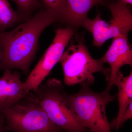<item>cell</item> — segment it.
I'll list each match as a JSON object with an SVG mask.
<instances>
[{"label": "cell", "mask_w": 132, "mask_h": 132, "mask_svg": "<svg viewBox=\"0 0 132 132\" xmlns=\"http://www.w3.org/2000/svg\"><path fill=\"white\" fill-rule=\"evenodd\" d=\"M55 20L54 16L42 8L13 30L0 32V49L2 54L0 69H19L25 74L28 73L41 34Z\"/></svg>", "instance_id": "cell-1"}, {"label": "cell", "mask_w": 132, "mask_h": 132, "mask_svg": "<svg viewBox=\"0 0 132 132\" xmlns=\"http://www.w3.org/2000/svg\"><path fill=\"white\" fill-rule=\"evenodd\" d=\"M109 92L105 90L96 93L88 86H82L75 94L69 95L63 91L62 94L78 121L88 132H111L106 109L115 97Z\"/></svg>", "instance_id": "cell-2"}, {"label": "cell", "mask_w": 132, "mask_h": 132, "mask_svg": "<svg viewBox=\"0 0 132 132\" xmlns=\"http://www.w3.org/2000/svg\"><path fill=\"white\" fill-rule=\"evenodd\" d=\"M61 62L64 82L67 86L77 84L89 86L94 81V74L100 72L107 77L109 69L104 64L92 57L83 41L77 44L71 43L62 56Z\"/></svg>", "instance_id": "cell-3"}, {"label": "cell", "mask_w": 132, "mask_h": 132, "mask_svg": "<svg viewBox=\"0 0 132 132\" xmlns=\"http://www.w3.org/2000/svg\"><path fill=\"white\" fill-rule=\"evenodd\" d=\"M7 131L61 132L50 120L36 97L29 95L2 113Z\"/></svg>", "instance_id": "cell-4"}, {"label": "cell", "mask_w": 132, "mask_h": 132, "mask_svg": "<svg viewBox=\"0 0 132 132\" xmlns=\"http://www.w3.org/2000/svg\"><path fill=\"white\" fill-rule=\"evenodd\" d=\"M61 81L50 78L35 91L36 98L50 120L67 132H86L65 101Z\"/></svg>", "instance_id": "cell-5"}, {"label": "cell", "mask_w": 132, "mask_h": 132, "mask_svg": "<svg viewBox=\"0 0 132 132\" xmlns=\"http://www.w3.org/2000/svg\"><path fill=\"white\" fill-rule=\"evenodd\" d=\"M112 18L106 22L97 14L93 20L87 18L82 26L92 34L93 46L100 47L111 38L122 37L128 39L132 29V14L127 3L122 0L108 5Z\"/></svg>", "instance_id": "cell-6"}, {"label": "cell", "mask_w": 132, "mask_h": 132, "mask_svg": "<svg viewBox=\"0 0 132 132\" xmlns=\"http://www.w3.org/2000/svg\"><path fill=\"white\" fill-rule=\"evenodd\" d=\"M74 34L71 27L59 28L56 31L54 39L40 60L23 82V87L27 91H35L57 63L60 60Z\"/></svg>", "instance_id": "cell-7"}, {"label": "cell", "mask_w": 132, "mask_h": 132, "mask_svg": "<svg viewBox=\"0 0 132 132\" xmlns=\"http://www.w3.org/2000/svg\"><path fill=\"white\" fill-rule=\"evenodd\" d=\"M99 60L102 64L107 63L110 66L108 83L105 89L106 91L110 92L121 67L126 65L132 67V50L128 39L122 37L113 38L106 53Z\"/></svg>", "instance_id": "cell-8"}, {"label": "cell", "mask_w": 132, "mask_h": 132, "mask_svg": "<svg viewBox=\"0 0 132 132\" xmlns=\"http://www.w3.org/2000/svg\"><path fill=\"white\" fill-rule=\"evenodd\" d=\"M4 71L0 78V112L2 113L29 94L23 87L20 73L13 72L10 69Z\"/></svg>", "instance_id": "cell-9"}, {"label": "cell", "mask_w": 132, "mask_h": 132, "mask_svg": "<svg viewBox=\"0 0 132 132\" xmlns=\"http://www.w3.org/2000/svg\"><path fill=\"white\" fill-rule=\"evenodd\" d=\"M65 10L62 20L73 26H79L87 17L88 12L104 0H65Z\"/></svg>", "instance_id": "cell-10"}, {"label": "cell", "mask_w": 132, "mask_h": 132, "mask_svg": "<svg viewBox=\"0 0 132 132\" xmlns=\"http://www.w3.org/2000/svg\"><path fill=\"white\" fill-rule=\"evenodd\" d=\"M114 85L118 90V98L119 112L118 116L114 120L119 119L128 106L132 102V72L125 76L120 71L118 72L114 81Z\"/></svg>", "instance_id": "cell-11"}, {"label": "cell", "mask_w": 132, "mask_h": 132, "mask_svg": "<svg viewBox=\"0 0 132 132\" xmlns=\"http://www.w3.org/2000/svg\"><path fill=\"white\" fill-rule=\"evenodd\" d=\"M20 19L18 13L12 9L8 0H0V32L14 26Z\"/></svg>", "instance_id": "cell-12"}, {"label": "cell", "mask_w": 132, "mask_h": 132, "mask_svg": "<svg viewBox=\"0 0 132 132\" xmlns=\"http://www.w3.org/2000/svg\"><path fill=\"white\" fill-rule=\"evenodd\" d=\"M16 4L20 19L28 20L34 11L39 8L41 3L39 0H10Z\"/></svg>", "instance_id": "cell-13"}, {"label": "cell", "mask_w": 132, "mask_h": 132, "mask_svg": "<svg viewBox=\"0 0 132 132\" xmlns=\"http://www.w3.org/2000/svg\"><path fill=\"white\" fill-rule=\"evenodd\" d=\"M44 7L56 20L62 19L65 10V0H42Z\"/></svg>", "instance_id": "cell-14"}, {"label": "cell", "mask_w": 132, "mask_h": 132, "mask_svg": "<svg viewBox=\"0 0 132 132\" xmlns=\"http://www.w3.org/2000/svg\"><path fill=\"white\" fill-rule=\"evenodd\" d=\"M132 118V102L126 109L120 118L117 120H113L109 123L111 129L118 130L125 122Z\"/></svg>", "instance_id": "cell-15"}, {"label": "cell", "mask_w": 132, "mask_h": 132, "mask_svg": "<svg viewBox=\"0 0 132 132\" xmlns=\"http://www.w3.org/2000/svg\"><path fill=\"white\" fill-rule=\"evenodd\" d=\"M6 122L3 113L0 112V132L6 131Z\"/></svg>", "instance_id": "cell-16"}, {"label": "cell", "mask_w": 132, "mask_h": 132, "mask_svg": "<svg viewBox=\"0 0 132 132\" xmlns=\"http://www.w3.org/2000/svg\"><path fill=\"white\" fill-rule=\"evenodd\" d=\"M123 1L127 3V4H130V5H132V0H122Z\"/></svg>", "instance_id": "cell-17"}, {"label": "cell", "mask_w": 132, "mask_h": 132, "mask_svg": "<svg viewBox=\"0 0 132 132\" xmlns=\"http://www.w3.org/2000/svg\"><path fill=\"white\" fill-rule=\"evenodd\" d=\"M2 53L1 50L0 49V64L1 62L2 61Z\"/></svg>", "instance_id": "cell-18"}]
</instances>
